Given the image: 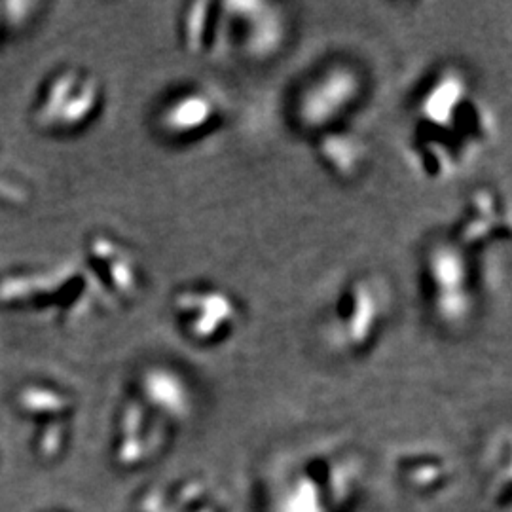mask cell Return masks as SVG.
Instances as JSON below:
<instances>
[{
	"label": "cell",
	"mask_w": 512,
	"mask_h": 512,
	"mask_svg": "<svg viewBox=\"0 0 512 512\" xmlns=\"http://www.w3.org/2000/svg\"><path fill=\"white\" fill-rule=\"evenodd\" d=\"M226 48L249 63H270L283 54L291 23L285 10L264 0H226Z\"/></svg>",
	"instance_id": "obj_7"
},
{
	"label": "cell",
	"mask_w": 512,
	"mask_h": 512,
	"mask_svg": "<svg viewBox=\"0 0 512 512\" xmlns=\"http://www.w3.org/2000/svg\"><path fill=\"white\" fill-rule=\"evenodd\" d=\"M313 150L319 165L340 183L359 181L370 162V145L365 135L348 124L315 135Z\"/></svg>",
	"instance_id": "obj_13"
},
{
	"label": "cell",
	"mask_w": 512,
	"mask_h": 512,
	"mask_svg": "<svg viewBox=\"0 0 512 512\" xmlns=\"http://www.w3.org/2000/svg\"><path fill=\"white\" fill-rule=\"evenodd\" d=\"M133 397L175 431L194 418L198 403L188 376L177 366L165 363H152L139 372Z\"/></svg>",
	"instance_id": "obj_10"
},
{
	"label": "cell",
	"mask_w": 512,
	"mask_h": 512,
	"mask_svg": "<svg viewBox=\"0 0 512 512\" xmlns=\"http://www.w3.org/2000/svg\"><path fill=\"white\" fill-rule=\"evenodd\" d=\"M365 459L319 448L293 459L264 486V512H351L365 486Z\"/></svg>",
	"instance_id": "obj_2"
},
{
	"label": "cell",
	"mask_w": 512,
	"mask_h": 512,
	"mask_svg": "<svg viewBox=\"0 0 512 512\" xmlns=\"http://www.w3.org/2000/svg\"><path fill=\"white\" fill-rule=\"evenodd\" d=\"M421 281L433 321L446 332L471 325L478 308L471 255L452 238L433 241L423 255Z\"/></svg>",
	"instance_id": "obj_3"
},
{
	"label": "cell",
	"mask_w": 512,
	"mask_h": 512,
	"mask_svg": "<svg viewBox=\"0 0 512 512\" xmlns=\"http://www.w3.org/2000/svg\"><path fill=\"white\" fill-rule=\"evenodd\" d=\"M179 42L186 54L211 59L226 48V18L222 2L196 0L184 4L179 16Z\"/></svg>",
	"instance_id": "obj_14"
},
{
	"label": "cell",
	"mask_w": 512,
	"mask_h": 512,
	"mask_svg": "<svg viewBox=\"0 0 512 512\" xmlns=\"http://www.w3.org/2000/svg\"><path fill=\"white\" fill-rule=\"evenodd\" d=\"M103 99L99 80L88 73L61 74L50 93V110L65 128H78L92 120Z\"/></svg>",
	"instance_id": "obj_17"
},
{
	"label": "cell",
	"mask_w": 512,
	"mask_h": 512,
	"mask_svg": "<svg viewBox=\"0 0 512 512\" xmlns=\"http://www.w3.org/2000/svg\"><path fill=\"white\" fill-rule=\"evenodd\" d=\"M137 512H224L220 497L200 476H179L152 484L137 503Z\"/></svg>",
	"instance_id": "obj_15"
},
{
	"label": "cell",
	"mask_w": 512,
	"mask_h": 512,
	"mask_svg": "<svg viewBox=\"0 0 512 512\" xmlns=\"http://www.w3.org/2000/svg\"><path fill=\"white\" fill-rule=\"evenodd\" d=\"M387 317L384 289L370 275H355L338 291L329 313V336L342 353L361 357L378 342Z\"/></svg>",
	"instance_id": "obj_6"
},
{
	"label": "cell",
	"mask_w": 512,
	"mask_h": 512,
	"mask_svg": "<svg viewBox=\"0 0 512 512\" xmlns=\"http://www.w3.org/2000/svg\"><path fill=\"white\" fill-rule=\"evenodd\" d=\"M395 476L404 492L435 497L452 488L456 469L452 459L435 450H408L395 459Z\"/></svg>",
	"instance_id": "obj_16"
},
{
	"label": "cell",
	"mask_w": 512,
	"mask_h": 512,
	"mask_svg": "<svg viewBox=\"0 0 512 512\" xmlns=\"http://www.w3.org/2000/svg\"><path fill=\"white\" fill-rule=\"evenodd\" d=\"M88 262L103 289L120 302H131L143 291V266L135 251L120 239L97 234L88 243Z\"/></svg>",
	"instance_id": "obj_12"
},
{
	"label": "cell",
	"mask_w": 512,
	"mask_h": 512,
	"mask_svg": "<svg viewBox=\"0 0 512 512\" xmlns=\"http://www.w3.org/2000/svg\"><path fill=\"white\" fill-rule=\"evenodd\" d=\"M469 255L511 239L509 209L501 194L490 186L475 188L459 209L456 230L450 236Z\"/></svg>",
	"instance_id": "obj_11"
},
{
	"label": "cell",
	"mask_w": 512,
	"mask_h": 512,
	"mask_svg": "<svg viewBox=\"0 0 512 512\" xmlns=\"http://www.w3.org/2000/svg\"><path fill=\"white\" fill-rule=\"evenodd\" d=\"M175 433L137 397H131L122 406L116 423V459L128 469L152 465L165 456Z\"/></svg>",
	"instance_id": "obj_8"
},
{
	"label": "cell",
	"mask_w": 512,
	"mask_h": 512,
	"mask_svg": "<svg viewBox=\"0 0 512 512\" xmlns=\"http://www.w3.org/2000/svg\"><path fill=\"white\" fill-rule=\"evenodd\" d=\"M365 95V74L357 65L349 61L327 63L294 93V126L311 139L323 131L346 126Z\"/></svg>",
	"instance_id": "obj_4"
},
{
	"label": "cell",
	"mask_w": 512,
	"mask_h": 512,
	"mask_svg": "<svg viewBox=\"0 0 512 512\" xmlns=\"http://www.w3.org/2000/svg\"><path fill=\"white\" fill-rule=\"evenodd\" d=\"M484 494L495 509H509L512 499L511 437L509 431L503 437L492 440L484 461Z\"/></svg>",
	"instance_id": "obj_18"
},
{
	"label": "cell",
	"mask_w": 512,
	"mask_h": 512,
	"mask_svg": "<svg viewBox=\"0 0 512 512\" xmlns=\"http://www.w3.org/2000/svg\"><path fill=\"white\" fill-rule=\"evenodd\" d=\"M412 116V162L433 183L454 181L494 141V112L456 65L442 67L423 84Z\"/></svg>",
	"instance_id": "obj_1"
},
{
	"label": "cell",
	"mask_w": 512,
	"mask_h": 512,
	"mask_svg": "<svg viewBox=\"0 0 512 512\" xmlns=\"http://www.w3.org/2000/svg\"><path fill=\"white\" fill-rule=\"evenodd\" d=\"M222 114L217 93L205 86H186L162 103L156 114V128L167 141L190 143L219 128Z\"/></svg>",
	"instance_id": "obj_9"
},
{
	"label": "cell",
	"mask_w": 512,
	"mask_h": 512,
	"mask_svg": "<svg viewBox=\"0 0 512 512\" xmlns=\"http://www.w3.org/2000/svg\"><path fill=\"white\" fill-rule=\"evenodd\" d=\"M169 313L177 330L198 348L226 344L243 319L238 298L224 287L209 283L179 287L169 300Z\"/></svg>",
	"instance_id": "obj_5"
}]
</instances>
